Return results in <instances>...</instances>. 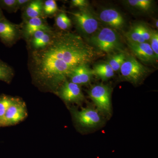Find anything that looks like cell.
<instances>
[{"instance_id": "1", "label": "cell", "mask_w": 158, "mask_h": 158, "mask_svg": "<svg viewBox=\"0 0 158 158\" xmlns=\"http://www.w3.org/2000/svg\"><path fill=\"white\" fill-rule=\"evenodd\" d=\"M98 54L81 37L69 32H54L49 44L33 51L29 67L40 87L56 93L74 69L93 61Z\"/></svg>"}, {"instance_id": "2", "label": "cell", "mask_w": 158, "mask_h": 158, "mask_svg": "<svg viewBox=\"0 0 158 158\" xmlns=\"http://www.w3.org/2000/svg\"><path fill=\"white\" fill-rule=\"evenodd\" d=\"M88 93L95 108L102 115L110 117L112 113V89L110 86L103 84L94 85Z\"/></svg>"}, {"instance_id": "3", "label": "cell", "mask_w": 158, "mask_h": 158, "mask_svg": "<svg viewBox=\"0 0 158 158\" xmlns=\"http://www.w3.org/2000/svg\"><path fill=\"white\" fill-rule=\"evenodd\" d=\"M90 42L100 50L113 52L121 47L120 38L116 31L109 27L103 28L91 37Z\"/></svg>"}, {"instance_id": "4", "label": "cell", "mask_w": 158, "mask_h": 158, "mask_svg": "<svg viewBox=\"0 0 158 158\" xmlns=\"http://www.w3.org/2000/svg\"><path fill=\"white\" fill-rule=\"evenodd\" d=\"M70 111L76 123L84 128H96L103 123V115L96 108L88 106L80 110L73 108Z\"/></svg>"}, {"instance_id": "5", "label": "cell", "mask_w": 158, "mask_h": 158, "mask_svg": "<svg viewBox=\"0 0 158 158\" xmlns=\"http://www.w3.org/2000/svg\"><path fill=\"white\" fill-rule=\"evenodd\" d=\"M119 70L124 79L135 84L141 81L149 72L148 69L133 56L127 57Z\"/></svg>"}, {"instance_id": "6", "label": "cell", "mask_w": 158, "mask_h": 158, "mask_svg": "<svg viewBox=\"0 0 158 158\" xmlns=\"http://www.w3.org/2000/svg\"><path fill=\"white\" fill-rule=\"evenodd\" d=\"M27 110L24 102L18 98L8 108L0 127L11 126L19 123L27 116Z\"/></svg>"}, {"instance_id": "7", "label": "cell", "mask_w": 158, "mask_h": 158, "mask_svg": "<svg viewBox=\"0 0 158 158\" xmlns=\"http://www.w3.org/2000/svg\"><path fill=\"white\" fill-rule=\"evenodd\" d=\"M69 12L72 15L77 27L82 33L87 34H93L98 29V21L86 8L75 12Z\"/></svg>"}, {"instance_id": "8", "label": "cell", "mask_w": 158, "mask_h": 158, "mask_svg": "<svg viewBox=\"0 0 158 158\" xmlns=\"http://www.w3.org/2000/svg\"><path fill=\"white\" fill-rule=\"evenodd\" d=\"M56 93L67 103L81 104L85 96L81 86L66 80L59 87Z\"/></svg>"}, {"instance_id": "9", "label": "cell", "mask_w": 158, "mask_h": 158, "mask_svg": "<svg viewBox=\"0 0 158 158\" xmlns=\"http://www.w3.org/2000/svg\"><path fill=\"white\" fill-rule=\"evenodd\" d=\"M20 34L19 26L7 20H0V39L4 43L11 44L19 39Z\"/></svg>"}, {"instance_id": "10", "label": "cell", "mask_w": 158, "mask_h": 158, "mask_svg": "<svg viewBox=\"0 0 158 158\" xmlns=\"http://www.w3.org/2000/svg\"><path fill=\"white\" fill-rule=\"evenodd\" d=\"M130 49L134 55L142 61L152 63L157 58L148 43H134L128 41Z\"/></svg>"}, {"instance_id": "11", "label": "cell", "mask_w": 158, "mask_h": 158, "mask_svg": "<svg viewBox=\"0 0 158 158\" xmlns=\"http://www.w3.org/2000/svg\"><path fill=\"white\" fill-rule=\"evenodd\" d=\"M94 75L93 70L88 64L79 65L71 72L68 75L69 81L81 86L89 84Z\"/></svg>"}, {"instance_id": "12", "label": "cell", "mask_w": 158, "mask_h": 158, "mask_svg": "<svg viewBox=\"0 0 158 158\" xmlns=\"http://www.w3.org/2000/svg\"><path fill=\"white\" fill-rule=\"evenodd\" d=\"M99 18L112 29H121L125 25L124 19L122 15L116 9L112 8L103 9L100 13Z\"/></svg>"}, {"instance_id": "13", "label": "cell", "mask_w": 158, "mask_h": 158, "mask_svg": "<svg viewBox=\"0 0 158 158\" xmlns=\"http://www.w3.org/2000/svg\"><path fill=\"white\" fill-rule=\"evenodd\" d=\"M54 31L39 30L35 32L29 38L30 48L33 51L40 50L46 47L49 44Z\"/></svg>"}, {"instance_id": "14", "label": "cell", "mask_w": 158, "mask_h": 158, "mask_svg": "<svg viewBox=\"0 0 158 158\" xmlns=\"http://www.w3.org/2000/svg\"><path fill=\"white\" fill-rule=\"evenodd\" d=\"M51 31L52 29L45 22L42 17L34 18L26 20L23 27V33L25 37L28 39L33 34L39 30Z\"/></svg>"}, {"instance_id": "15", "label": "cell", "mask_w": 158, "mask_h": 158, "mask_svg": "<svg viewBox=\"0 0 158 158\" xmlns=\"http://www.w3.org/2000/svg\"><path fill=\"white\" fill-rule=\"evenodd\" d=\"M44 2L40 0L31 1L25 6L24 15L27 20L34 18L42 17Z\"/></svg>"}, {"instance_id": "16", "label": "cell", "mask_w": 158, "mask_h": 158, "mask_svg": "<svg viewBox=\"0 0 158 158\" xmlns=\"http://www.w3.org/2000/svg\"><path fill=\"white\" fill-rule=\"evenodd\" d=\"M93 72L94 75L96 76L104 81H107L114 76V71L107 62L95 65Z\"/></svg>"}, {"instance_id": "17", "label": "cell", "mask_w": 158, "mask_h": 158, "mask_svg": "<svg viewBox=\"0 0 158 158\" xmlns=\"http://www.w3.org/2000/svg\"><path fill=\"white\" fill-rule=\"evenodd\" d=\"M13 69L5 62L0 60V80L9 83L14 77Z\"/></svg>"}, {"instance_id": "18", "label": "cell", "mask_w": 158, "mask_h": 158, "mask_svg": "<svg viewBox=\"0 0 158 158\" xmlns=\"http://www.w3.org/2000/svg\"><path fill=\"white\" fill-rule=\"evenodd\" d=\"M127 57L123 52H118L113 55L107 62L114 72L120 69V67L125 61Z\"/></svg>"}, {"instance_id": "19", "label": "cell", "mask_w": 158, "mask_h": 158, "mask_svg": "<svg viewBox=\"0 0 158 158\" xmlns=\"http://www.w3.org/2000/svg\"><path fill=\"white\" fill-rule=\"evenodd\" d=\"M55 20L56 25L62 31L68 30L71 27V21L64 12H61L58 14Z\"/></svg>"}, {"instance_id": "20", "label": "cell", "mask_w": 158, "mask_h": 158, "mask_svg": "<svg viewBox=\"0 0 158 158\" xmlns=\"http://www.w3.org/2000/svg\"><path fill=\"white\" fill-rule=\"evenodd\" d=\"M15 98L6 95L0 96V126L6 111L14 101Z\"/></svg>"}, {"instance_id": "21", "label": "cell", "mask_w": 158, "mask_h": 158, "mask_svg": "<svg viewBox=\"0 0 158 158\" xmlns=\"http://www.w3.org/2000/svg\"><path fill=\"white\" fill-rule=\"evenodd\" d=\"M126 37L128 41L134 43L145 42L141 37L139 30V24L135 25L133 26L130 29V31L127 33Z\"/></svg>"}, {"instance_id": "22", "label": "cell", "mask_w": 158, "mask_h": 158, "mask_svg": "<svg viewBox=\"0 0 158 158\" xmlns=\"http://www.w3.org/2000/svg\"><path fill=\"white\" fill-rule=\"evenodd\" d=\"M128 4L131 7L141 10L147 11L152 6V1L150 0H129Z\"/></svg>"}, {"instance_id": "23", "label": "cell", "mask_w": 158, "mask_h": 158, "mask_svg": "<svg viewBox=\"0 0 158 158\" xmlns=\"http://www.w3.org/2000/svg\"><path fill=\"white\" fill-rule=\"evenodd\" d=\"M58 10L56 2L54 0H47L44 2V15L51 16L56 13Z\"/></svg>"}, {"instance_id": "24", "label": "cell", "mask_w": 158, "mask_h": 158, "mask_svg": "<svg viewBox=\"0 0 158 158\" xmlns=\"http://www.w3.org/2000/svg\"><path fill=\"white\" fill-rule=\"evenodd\" d=\"M151 37L150 40H151V47L156 57L158 59V34L157 31L154 30H151Z\"/></svg>"}, {"instance_id": "25", "label": "cell", "mask_w": 158, "mask_h": 158, "mask_svg": "<svg viewBox=\"0 0 158 158\" xmlns=\"http://www.w3.org/2000/svg\"><path fill=\"white\" fill-rule=\"evenodd\" d=\"M139 30L141 37L144 41L150 40L151 37L150 31L146 26L142 24H139Z\"/></svg>"}, {"instance_id": "26", "label": "cell", "mask_w": 158, "mask_h": 158, "mask_svg": "<svg viewBox=\"0 0 158 158\" xmlns=\"http://www.w3.org/2000/svg\"><path fill=\"white\" fill-rule=\"evenodd\" d=\"M3 6L7 9H12L15 11L16 9L17 0H3L0 1Z\"/></svg>"}, {"instance_id": "27", "label": "cell", "mask_w": 158, "mask_h": 158, "mask_svg": "<svg viewBox=\"0 0 158 158\" xmlns=\"http://www.w3.org/2000/svg\"><path fill=\"white\" fill-rule=\"evenodd\" d=\"M71 3L73 6L81 9L86 8L88 5V2L86 0H72Z\"/></svg>"}, {"instance_id": "28", "label": "cell", "mask_w": 158, "mask_h": 158, "mask_svg": "<svg viewBox=\"0 0 158 158\" xmlns=\"http://www.w3.org/2000/svg\"><path fill=\"white\" fill-rule=\"evenodd\" d=\"M30 1L29 0H17L16 9L17 10L23 7H25L30 2Z\"/></svg>"}, {"instance_id": "29", "label": "cell", "mask_w": 158, "mask_h": 158, "mask_svg": "<svg viewBox=\"0 0 158 158\" xmlns=\"http://www.w3.org/2000/svg\"><path fill=\"white\" fill-rule=\"evenodd\" d=\"M3 15L2 13V11L0 10V20L3 19Z\"/></svg>"}, {"instance_id": "30", "label": "cell", "mask_w": 158, "mask_h": 158, "mask_svg": "<svg viewBox=\"0 0 158 158\" xmlns=\"http://www.w3.org/2000/svg\"><path fill=\"white\" fill-rule=\"evenodd\" d=\"M158 20H157L156 21L155 24H156V27L157 28H158Z\"/></svg>"}]
</instances>
